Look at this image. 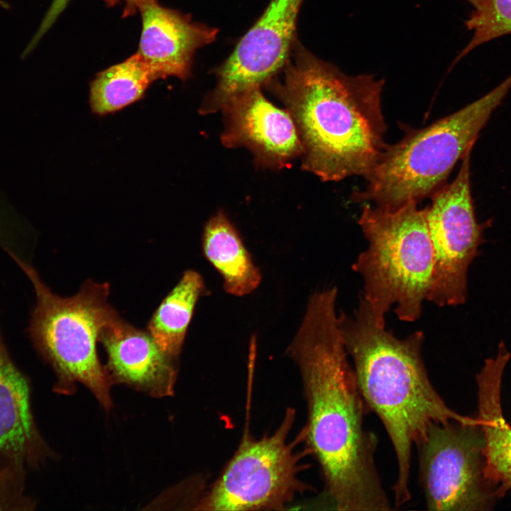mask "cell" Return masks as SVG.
Listing matches in <instances>:
<instances>
[{
  "label": "cell",
  "instance_id": "6da1fadb",
  "mask_svg": "<svg viewBox=\"0 0 511 511\" xmlns=\"http://www.w3.org/2000/svg\"><path fill=\"white\" fill-rule=\"evenodd\" d=\"M337 288L311 296L287 353L299 367L307 407L301 431L317 460L333 508L391 510L375 465L376 435L365 426L370 412L348 360L336 313Z\"/></svg>",
  "mask_w": 511,
  "mask_h": 511
},
{
  "label": "cell",
  "instance_id": "7a4b0ae2",
  "mask_svg": "<svg viewBox=\"0 0 511 511\" xmlns=\"http://www.w3.org/2000/svg\"><path fill=\"white\" fill-rule=\"evenodd\" d=\"M265 85L283 102L302 146V169L322 181L364 177L387 146L384 79L350 76L300 45Z\"/></svg>",
  "mask_w": 511,
  "mask_h": 511
},
{
  "label": "cell",
  "instance_id": "3957f363",
  "mask_svg": "<svg viewBox=\"0 0 511 511\" xmlns=\"http://www.w3.org/2000/svg\"><path fill=\"white\" fill-rule=\"evenodd\" d=\"M338 321L360 392L392 444L397 466L394 502L397 507L403 506L411 499L412 449L429 426L450 421L479 424V421L451 410L435 390L422 359V331L396 337L377 322L363 296L353 314L341 312Z\"/></svg>",
  "mask_w": 511,
  "mask_h": 511
},
{
  "label": "cell",
  "instance_id": "277c9868",
  "mask_svg": "<svg viewBox=\"0 0 511 511\" xmlns=\"http://www.w3.org/2000/svg\"><path fill=\"white\" fill-rule=\"evenodd\" d=\"M13 262L35 294L26 332L54 372L55 392L71 395L80 383L109 412L114 407L113 383L97 353L101 329L116 312L108 302L109 284L87 280L76 295L64 297L50 289L33 263Z\"/></svg>",
  "mask_w": 511,
  "mask_h": 511
},
{
  "label": "cell",
  "instance_id": "5b68a950",
  "mask_svg": "<svg viewBox=\"0 0 511 511\" xmlns=\"http://www.w3.org/2000/svg\"><path fill=\"white\" fill-rule=\"evenodd\" d=\"M510 88L511 75L458 111L424 128H408L399 142L387 145L365 177L366 187L352 194L353 201L395 209L432 197L445 185L458 160L472 149Z\"/></svg>",
  "mask_w": 511,
  "mask_h": 511
},
{
  "label": "cell",
  "instance_id": "8992f818",
  "mask_svg": "<svg viewBox=\"0 0 511 511\" xmlns=\"http://www.w3.org/2000/svg\"><path fill=\"white\" fill-rule=\"evenodd\" d=\"M417 204L409 201L395 209L366 204L358 219L368 244L352 269L363 278L362 296L382 324L392 305L399 319L416 321L427 299L434 251L427 208Z\"/></svg>",
  "mask_w": 511,
  "mask_h": 511
},
{
  "label": "cell",
  "instance_id": "52a82bcc",
  "mask_svg": "<svg viewBox=\"0 0 511 511\" xmlns=\"http://www.w3.org/2000/svg\"><path fill=\"white\" fill-rule=\"evenodd\" d=\"M295 411L288 408L273 434L255 439L245 432L219 478L196 502L199 510H283L313 488L299 478L303 453L288 439Z\"/></svg>",
  "mask_w": 511,
  "mask_h": 511
},
{
  "label": "cell",
  "instance_id": "ba28073f",
  "mask_svg": "<svg viewBox=\"0 0 511 511\" xmlns=\"http://www.w3.org/2000/svg\"><path fill=\"white\" fill-rule=\"evenodd\" d=\"M484 435L479 424L433 423L416 445L427 508L438 511L492 509L495 490L484 473Z\"/></svg>",
  "mask_w": 511,
  "mask_h": 511
},
{
  "label": "cell",
  "instance_id": "9c48e42d",
  "mask_svg": "<svg viewBox=\"0 0 511 511\" xmlns=\"http://www.w3.org/2000/svg\"><path fill=\"white\" fill-rule=\"evenodd\" d=\"M471 150L462 158L455 180L432 196L427 223L434 251L432 282L427 300L439 307L463 304L468 269L483 242L476 218L470 182Z\"/></svg>",
  "mask_w": 511,
  "mask_h": 511
},
{
  "label": "cell",
  "instance_id": "30bf717a",
  "mask_svg": "<svg viewBox=\"0 0 511 511\" xmlns=\"http://www.w3.org/2000/svg\"><path fill=\"white\" fill-rule=\"evenodd\" d=\"M30 394L0 324V510L31 505L24 497L26 473L55 456L37 428Z\"/></svg>",
  "mask_w": 511,
  "mask_h": 511
},
{
  "label": "cell",
  "instance_id": "8fae6325",
  "mask_svg": "<svg viewBox=\"0 0 511 511\" xmlns=\"http://www.w3.org/2000/svg\"><path fill=\"white\" fill-rule=\"evenodd\" d=\"M304 0H271L261 16L216 69V85L207 96L220 109L230 99L274 77L295 45L297 19Z\"/></svg>",
  "mask_w": 511,
  "mask_h": 511
},
{
  "label": "cell",
  "instance_id": "7c38bea8",
  "mask_svg": "<svg viewBox=\"0 0 511 511\" xmlns=\"http://www.w3.org/2000/svg\"><path fill=\"white\" fill-rule=\"evenodd\" d=\"M226 148H247L257 164L280 169L302 155V146L287 111L265 99L260 87L246 90L229 99L221 109Z\"/></svg>",
  "mask_w": 511,
  "mask_h": 511
},
{
  "label": "cell",
  "instance_id": "4fadbf2b",
  "mask_svg": "<svg viewBox=\"0 0 511 511\" xmlns=\"http://www.w3.org/2000/svg\"><path fill=\"white\" fill-rule=\"evenodd\" d=\"M99 342L105 350L104 366L113 385H124L154 398L174 394L177 358L166 353L148 331L134 327L116 312L102 328Z\"/></svg>",
  "mask_w": 511,
  "mask_h": 511
},
{
  "label": "cell",
  "instance_id": "5bb4252c",
  "mask_svg": "<svg viewBox=\"0 0 511 511\" xmlns=\"http://www.w3.org/2000/svg\"><path fill=\"white\" fill-rule=\"evenodd\" d=\"M136 7L142 21L137 53L160 79H188L195 52L216 39L217 29L194 22L157 0H139Z\"/></svg>",
  "mask_w": 511,
  "mask_h": 511
},
{
  "label": "cell",
  "instance_id": "9a60e30c",
  "mask_svg": "<svg viewBox=\"0 0 511 511\" xmlns=\"http://www.w3.org/2000/svg\"><path fill=\"white\" fill-rule=\"evenodd\" d=\"M510 353L500 342L495 358H487L476 375L478 415L484 435V473L495 490L497 498L511 490V425L503 416L502 380Z\"/></svg>",
  "mask_w": 511,
  "mask_h": 511
},
{
  "label": "cell",
  "instance_id": "2e32d148",
  "mask_svg": "<svg viewBox=\"0 0 511 511\" xmlns=\"http://www.w3.org/2000/svg\"><path fill=\"white\" fill-rule=\"evenodd\" d=\"M205 258L221 275L225 290L236 296L254 291L262 277L234 226L223 211L206 223L202 235Z\"/></svg>",
  "mask_w": 511,
  "mask_h": 511
},
{
  "label": "cell",
  "instance_id": "e0dca14e",
  "mask_svg": "<svg viewBox=\"0 0 511 511\" xmlns=\"http://www.w3.org/2000/svg\"><path fill=\"white\" fill-rule=\"evenodd\" d=\"M159 79L158 73L136 53L96 75L89 88L91 111L101 116L119 111L141 99L149 86Z\"/></svg>",
  "mask_w": 511,
  "mask_h": 511
},
{
  "label": "cell",
  "instance_id": "ac0fdd59",
  "mask_svg": "<svg viewBox=\"0 0 511 511\" xmlns=\"http://www.w3.org/2000/svg\"><path fill=\"white\" fill-rule=\"evenodd\" d=\"M205 291L200 274L185 271L150 319L148 331L170 356L178 359L196 304Z\"/></svg>",
  "mask_w": 511,
  "mask_h": 511
},
{
  "label": "cell",
  "instance_id": "d6986e66",
  "mask_svg": "<svg viewBox=\"0 0 511 511\" xmlns=\"http://www.w3.org/2000/svg\"><path fill=\"white\" fill-rule=\"evenodd\" d=\"M473 11L465 21L473 35L454 60L452 67L476 47L511 34V0H466Z\"/></svg>",
  "mask_w": 511,
  "mask_h": 511
},
{
  "label": "cell",
  "instance_id": "ffe728a7",
  "mask_svg": "<svg viewBox=\"0 0 511 511\" xmlns=\"http://www.w3.org/2000/svg\"><path fill=\"white\" fill-rule=\"evenodd\" d=\"M107 6H114L116 4L124 2L123 17L133 15L137 11V3L139 0H104Z\"/></svg>",
  "mask_w": 511,
  "mask_h": 511
}]
</instances>
